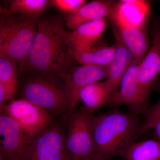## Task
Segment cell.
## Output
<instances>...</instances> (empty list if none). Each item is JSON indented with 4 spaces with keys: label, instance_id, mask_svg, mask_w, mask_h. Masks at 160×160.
<instances>
[{
    "label": "cell",
    "instance_id": "obj_1",
    "mask_svg": "<svg viewBox=\"0 0 160 160\" xmlns=\"http://www.w3.org/2000/svg\"><path fill=\"white\" fill-rule=\"evenodd\" d=\"M59 17L39 21L38 31L22 70L62 78L77 62L74 49Z\"/></svg>",
    "mask_w": 160,
    "mask_h": 160
},
{
    "label": "cell",
    "instance_id": "obj_2",
    "mask_svg": "<svg viewBox=\"0 0 160 160\" xmlns=\"http://www.w3.org/2000/svg\"><path fill=\"white\" fill-rule=\"evenodd\" d=\"M142 124L138 115L130 111L114 109L99 116L91 158L93 160L125 158L141 136Z\"/></svg>",
    "mask_w": 160,
    "mask_h": 160
},
{
    "label": "cell",
    "instance_id": "obj_3",
    "mask_svg": "<svg viewBox=\"0 0 160 160\" xmlns=\"http://www.w3.org/2000/svg\"><path fill=\"white\" fill-rule=\"evenodd\" d=\"M0 20V56L12 60L22 70L38 31V22L3 12Z\"/></svg>",
    "mask_w": 160,
    "mask_h": 160
},
{
    "label": "cell",
    "instance_id": "obj_4",
    "mask_svg": "<svg viewBox=\"0 0 160 160\" xmlns=\"http://www.w3.org/2000/svg\"><path fill=\"white\" fill-rule=\"evenodd\" d=\"M42 75L25 82L22 90V98L49 113L66 115L68 102L64 84H60L56 77Z\"/></svg>",
    "mask_w": 160,
    "mask_h": 160
},
{
    "label": "cell",
    "instance_id": "obj_5",
    "mask_svg": "<svg viewBox=\"0 0 160 160\" xmlns=\"http://www.w3.org/2000/svg\"><path fill=\"white\" fill-rule=\"evenodd\" d=\"M67 119L66 145L71 160H84L91 158L98 117L83 108L72 113Z\"/></svg>",
    "mask_w": 160,
    "mask_h": 160
},
{
    "label": "cell",
    "instance_id": "obj_6",
    "mask_svg": "<svg viewBox=\"0 0 160 160\" xmlns=\"http://www.w3.org/2000/svg\"><path fill=\"white\" fill-rule=\"evenodd\" d=\"M141 62L135 60L124 75L118 88L112 93L107 105L117 108L126 106L129 111L139 115L148 109V101L143 97L138 76Z\"/></svg>",
    "mask_w": 160,
    "mask_h": 160
},
{
    "label": "cell",
    "instance_id": "obj_7",
    "mask_svg": "<svg viewBox=\"0 0 160 160\" xmlns=\"http://www.w3.org/2000/svg\"><path fill=\"white\" fill-rule=\"evenodd\" d=\"M66 138L62 128L51 123L32 138L27 160H71Z\"/></svg>",
    "mask_w": 160,
    "mask_h": 160
},
{
    "label": "cell",
    "instance_id": "obj_8",
    "mask_svg": "<svg viewBox=\"0 0 160 160\" xmlns=\"http://www.w3.org/2000/svg\"><path fill=\"white\" fill-rule=\"evenodd\" d=\"M0 106L32 138L52 123L51 113L23 98Z\"/></svg>",
    "mask_w": 160,
    "mask_h": 160
},
{
    "label": "cell",
    "instance_id": "obj_9",
    "mask_svg": "<svg viewBox=\"0 0 160 160\" xmlns=\"http://www.w3.org/2000/svg\"><path fill=\"white\" fill-rule=\"evenodd\" d=\"M0 156L3 160H27L33 138L2 111L0 114Z\"/></svg>",
    "mask_w": 160,
    "mask_h": 160
},
{
    "label": "cell",
    "instance_id": "obj_10",
    "mask_svg": "<svg viewBox=\"0 0 160 160\" xmlns=\"http://www.w3.org/2000/svg\"><path fill=\"white\" fill-rule=\"evenodd\" d=\"M106 67L95 66L75 67L62 78L68 102L66 118L73 113L81 91L89 84L106 78Z\"/></svg>",
    "mask_w": 160,
    "mask_h": 160
},
{
    "label": "cell",
    "instance_id": "obj_11",
    "mask_svg": "<svg viewBox=\"0 0 160 160\" xmlns=\"http://www.w3.org/2000/svg\"><path fill=\"white\" fill-rule=\"evenodd\" d=\"M160 72V24H155L151 46L139 66L138 76L143 97L148 101L149 93Z\"/></svg>",
    "mask_w": 160,
    "mask_h": 160
},
{
    "label": "cell",
    "instance_id": "obj_12",
    "mask_svg": "<svg viewBox=\"0 0 160 160\" xmlns=\"http://www.w3.org/2000/svg\"><path fill=\"white\" fill-rule=\"evenodd\" d=\"M111 23L115 39L130 51L135 60L141 62L151 46L146 25L127 26Z\"/></svg>",
    "mask_w": 160,
    "mask_h": 160
},
{
    "label": "cell",
    "instance_id": "obj_13",
    "mask_svg": "<svg viewBox=\"0 0 160 160\" xmlns=\"http://www.w3.org/2000/svg\"><path fill=\"white\" fill-rule=\"evenodd\" d=\"M116 2L106 0L87 2L76 11L67 14L64 23L72 31L86 23L105 19L112 13Z\"/></svg>",
    "mask_w": 160,
    "mask_h": 160
},
{
    "label": "cell",
    "instance_id": "obj_14",
    "mask_svg": "<svg viewBox=\"0 0 160 160\" xmlns=\"http://www.w3.org/2000/svg\"><path fill=\"white\" fill-rule=\"evenodd\" d=\"M149 12L148 2L122 0L116 2L109 19L110 22L124 26H142L146 25Z\"/></svg>",
    "mask_w": 160,
    "mask_h": 160
},
{
    "label": "cell",
    "instance_id": "obj_15",
    "mask_svg": "<svg viewBox=\"0 0 160 160\" xmlns=\"http://www.w3.org/2000/svg\"><path fill=\"white\" fill-rule=\"evenodd\" d=\"M114 56L106 66V82L110 96L117 90L123 76L135 61L130 51L118 40L116 39L114 44Z\"/></svg>",
    "mask_w": 160,
    "mask_h": 160
},
{
    "label": "cell",
    "instance_id": "obj_16",
    "mask_svg": "<svg viewBox=\"0 0 160 160\" xmlns=\"http://www.w3.org/2000/svg\"><path fill=\"white\" fill-rule=\"evenodd\" d=\"M115 48L112 46H96L94 44L80 45L74 48L78 62L83 66L106 67L114 56Z\"/></svg>",
    "mask_w": 160,
    "mask_h": 160
},
{
    "label": "cell",
    "instance_id": "obj_17",
    "mask_svg": "<svg viewBox=\"0 0 160 160\" xmlns=\"http://www.w3.org/2000/svg\"><path fill=\"white\" fill-rule=\"evenodd\" d=\"M110 96L106 81H100L89 84L84 88L80 94L85 106L84 108L90 112L99 109L107 105Z\"/></svg>",
    "mask_w": 160,
    "mask_h": 160
},
{
    "label": "cell",
    "instance_id": "obj_18",
    "mask_svg": "<svg viewBox=\"0 0 160 160\" xmlns=\"http://www.w3.org/2000/svg\"><path fill=\"white\" fill-rule=\"evenodd\" d=\"M106 26V19L86 23L74 30L68 31V37L73 48L82 44H94L99 39Z\"/></svg>",
    "mask_w": 160,
    "mask_h": 160
},
{
    "label": "cell",
    "instance_id": "obj_19",
    "mask_svg": "<svg viewBox=\"0 0 160 160\" xmlns=\"http://www.w3.org/2000/svg\"><path fill=\"white\" fill-rule=\"evenodd\" d=\"M48 0H13L7 11L13 15L37 20L51 6Z\"/></svg>",
    "mask_w": 160,
    "mask_h": 160
},
{
    "label": "cell",
    "instance_id": "obj_20",
    "mask_svg": "<svg viewBox=\"0 0 160 160\" xmlns=\"http://www.w3.org/2000/svg\"><path fill=\"white\" fill-rule=\"evenodd\" d=\"M124 158L126 160H160V142L157 139L136 142Z\"/></svg>",
    "mask_w": 160,
    "mask_h": 160
},
{
    "label": "cell",
    "instance_id": "obj_21",
    "mask_svg": "<svg viewBox=\"0 0 160 160\" xmlns=\"http://www.w3.org/2000/svg\"><path fill=\"white\" fill-rule=\"evenodd\" d=\"M18 67L12 60L0 56V83L17 88Z\"/></svg>",
    "mask_w": 160,
    "mask_h": 160
},
{
    "label": "cell",
    "instance_id": "obj_22",
    "mask_svg": "<svg viewBox=\"0 0 160 160\" xmlns=\"http://www.w3.org/2000/svg\"><path fill=\"white\" fill-rule=\"evenodd\" d=\"M160 121V98L157 102L146 112V120L143 122L140 135L153 129L155 124Z\"/></svg>",
    "mask_w": 160,
    "mask_h": 160
},
{
    "label": "cell",
    "instance_id": "obj_23",
    "mask_svg": "<svg viewBox=\"0 0 160 160\" xmlns=\"http://www.w3.org/2000/svg\"><path fill=\"white\" fill-rule=\"evenodd\" d=\"M87 2L86 0H52L51 5L68 14L73 12Z\"/></svg>",
    "mask_w": 160,
    "mask_h": 160
},
{
    "label": "cell",
    "instance_id": "obj_24",
    "mask_svg": "<svg viewBox=\"0 0 160 160\" xmlns=\"http://www.w3.org/2000/svg\"><path fill=\"white\" fill-rule=\"evenodd\" d=\"M17 88L7 86L0 83V105H5V103L11 99L14 96Z\"/></svg>",
    "mask_w": 160,
    "mask_h": 160
},
{
    "label": "cell",
    "instance_id": "obj_25",
    "mask_svg": "<svg viewBox=\"0 0 160 160\" xmlns=\"http://www.w3.org/2000/svg\"><path fill=\"white\" fill-rule=\"evenodd\" d=\"M152 129L154 130L155 134L157 137V139L160 142V121L155 124Z\"/></svg>",
    "mask_w": 160,
    "mask_h": 160
},
{
    "label": "cell",
    "instance_id": "obj_26",
    "mask_svg": "<svg viewBox=\"0 0 160 160\" xmlns=\"http://www.w3.org/2000/svg\"><path fill=\"white\" fill-rule=\"evenodd\" d=\"M84 160H93L91 158H89L86 159H85Z\"/></svg>",
    "mask_w": 160,
    "mask_h": 160
},
{
    "label": "cell",
    "instance_id": "obj_27",
    "mask_svg": "<svg viewBox=\"0 0 160 160\" xmlns=\"http://www.w3.org/2000/svg\"><path fill=\"white\" fill-rule=\"evenodd\" d=\"M0 160H3L1 156H0Z\"/></svg>",
    "mask_w": 160,
    "mask_h": 160
}]
</instances>
